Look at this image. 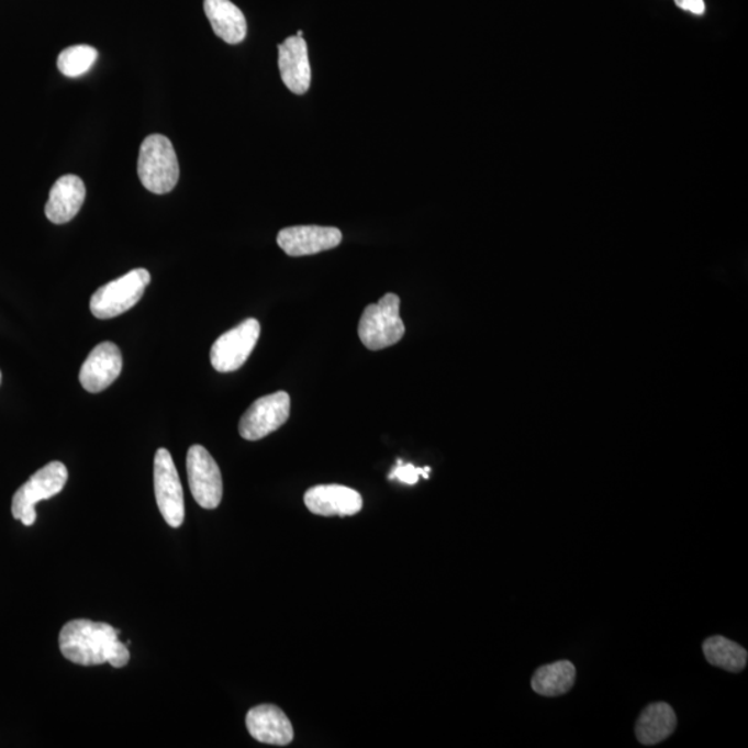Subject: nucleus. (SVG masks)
Here are the masks:
<instances>
[{"label": "nucleus", "mask_w": 748, "mask_h": 748, "mask_svg": "<svg viewBox=\"0 0 748 748\" xmlns=\"http://www.w3.org/2000/svg\"><path fill=\"white\" fill-rule=\"evenodd\" d=\"M120 630L105 623L72 619L58 636L62 655L76 665L90 667L109 662L114 668L129 665L131 655L119 639Z\"/></svg>", "instance_id": "nucleus-1"}, {"label": "nucleus", "mask_w": 748, "mask_h": 748, "mask_svg": "<svg viewBox=\"0 0 748 748\" xmlns=\"http://www.w3.org/2000/svg\"><path fill=\"white\" fill-rule=\"evenodd\" d=\"M137 175L143 186L154 194L172 192L179 180V163L167 136L150 135L143 141Z\"/></svg>", "instance_id": "nucleus-2"}, {"label": "nucleus", "mask_w": 748, "mask_h": 748, "mask_svg": "<svg viewBox=\"0 0 748 748\" xmlns=\"http://www.w3.org/2000/svg\"><path fill=\"white\" fill-rule=\"evenodd\" d=\"M400 297L386 294L378 304L366 306L360 317L358 334L360 342L370 351H380L400 343L405 325L400 316Z\"/></svg>", "instance_id": "nucleus-3"}, {"label": "nucleus", "mask_w": 748, "mask_h": 748, "mask_svg": "<svg viewBox=\"0 0 748 748\" xmlns=\"http://www.w3.org/2000/svg\"><path fill=\"white\" fill-rule=\"evenodd\" d=\"M152 282L147 269H134L102 286L90 299V312L98 320H111L134 308L142 300L148 284Z\"/></svg>", "instance_id": "nucleus-4"}, {"label": "nucleus", "mask_w": 748, "mask_h": 748, "mask_svg": "<svg viewBox=\"0 0 748 748\" xmlns=\"http://www.w3.org/2000/svg\"><path fill=\"white\" fill-rule=\"evenodd\" d=\"M68 470L62 461H51L31 477L14 493L12 514L15 520L31 527L36 522V503L56 496L65 490Z\"/></svg>", "instance_id": "nucleus-5"}, {"label": "nucleus", "mask_w": 748, "mask_h": 748, "mask_svg": "<svg viewBox=\"0 0 748 748\" xmlns=\"http://www.w3.org/2000/svg\"><path fill=\"white\" fill-rule=\"evenodd\" d=\"M154 492L164 520L172 528H179L185 520L183 488L172 456L164 448L154 456Z\"/></svg>", "instance_id": "nucleus-6"}, {"label": "nucleus", "mask_w": 748, "mask_h": 748, "mask_svg": "<svg viewBox=\"0 0 748 748\" xmlns=\"http://www.w3.org/2000/svg\"><path fill=\"white\" fill-rule=\"evenodd\" d=\"M259 334L261 325L253 317L222 334L211 348L212 368L220 373H231L241 369L256 348Z\"/></svg>", "instance_id": "nucleus-7"}, {"label": "nucleus", "mask_w": 748, "mask_h": 748, "mask_svg": "<svg viewBox=\"0 0 748 748\" xmlns=\"http://www.w3.org/2000/svg\"><path fill=\"white\" fill-rule=\"evenodd\" d=\"M290 410L288 392L278 391L259 398L242 416L238 433L247 442H258L282 427L289 421Z\"/></svg>", "instance_id": "nucleus-8"}, {"label": "nucleus", "mask_w": 748, "mask_h": 748, "mask_svg": "<svg viewBox=\"0 0 748 748\" xmlns=\"http://www.w3.org/2000/svg\"><path fill=\"white\" fill-rule=\"evenodd\" d=\"M190 491L203 509H216L224 495L220 466L201 445H193L186 458Z\"/></svg>", "instance_id": "nucleus-9"}, {"label": "nucleus", "mask_w": 748, "mask_h": 748, "mask_svg": "<svg viewBox=\"0 0 748 748\" xmlns=\"http://www.w3.org/2000/svg\"><path fill=\"white\" fill-rule=\"evenodd\" d=\"M342 241V231L332 226H291L278 235L279 247L290 257L314 256L336 248Z\"/></svg>", "instance_id": "nucleus-10"}, {"label": "nucleus", "mask_w": 748, "mask_h": 748, "mask_svg": "<svg viewBox=\"0 0 748 748\" xmlns=\"http://www.w3.org/2000/svg\"><path fill=\"white\" fill-rule=\"evenodd\" d=\"M122 370V354L114 343L104 342L92 349L87 360H85L79 381L85 390L98 394L109 389L116 379L120 378Z\"/></svg>", "instance_id": "nucleus-11"}, {"label": "nucleus", "mask_w": 748, "mask_h": 748, "mask_svg": "<svg viewBox=\"0 0 748 748\" xmlns=\"http://www.w3.org/2000/svg\"><path fill=\"white\" fill-rule=\"evenodd\" d=\"M305 506L323 517L354 516L362 511L364 499L353 488L344 485H316L305 492Z\"/></svg>", "instance_id": "nucleus-12"}, {"label": "nucleus", "mask_w": 748, "mask_h": 748, "mask_svg": "<svg viewBox=\"0 0 748 748\" xmlns=\"http://www.w3.org/2000/svg\"><path fill=\"white\" fill-rule=\"evenodd\" d=\"M246 725L254 739L272 746H288L294 739V729L282 710L263 704L248 711Z\"/></svg>", "instance_id": "nucleus-13"}, {"label": "nucleus", "mask_w": 748, "mask_h": 748, "mask_svg": "<svg viewBox=\"0 0 748 748\" xmlns=\"http://www.w3.org/2000/svg\"><path fill=\"white\" fill-rule=\"evenodd\" d=\"M279 70L291 92L304 94L311 87V66L306 42L302 36H289L278 46Z\"/></svg>", "instance_id": "nucleus-14"}, {"label": "nucleus", "mask_w": 748, "mask_h": 748, "mask_svg": "<svg viewBox=\"0 0 748 748\" xmlns=\"http://www.w3.org/2000/svg\"><path fill=\"white\" fill-rule=\"evenodd\" d=\"M87 188L77 175H65L53 185L45 206L47 220L56 225L67 224L82 209Z\"/></svg>", "instance_id": "nucleus-15"}, {"label": "nucleus", "mask_w": 748, "mask_h": 748, "mask_svg": "<svg viewBox=\"0 0 748 748\" xmlns=\"http://www.w3.org/2000/svg\"><path fill=\"white\" fill-rule=\"evenodd\" d=\"M204 12L215 35L226 44L237 45L246 40V18L231 0H204Z\"/></svg>", "instance_id": "nucleus-16"}, {"label": "nucleus", "mask_w": 748, "mask_h": 748, "mask_svg": "<svg viewBox=\"0 0 748 748\" xmlns=\"http://www.w3.org/2000/svg\"><path fill=\"white\" fill-rule=\"evenodd\" d=\"M677 728V715L670 704L652 703L641 711L636 723V737L645 746L665 741Z\"/></svg>", "instance_id": "nucleus-17"}, {"label": "nucleus", "mask_w": 748, "mask_h": 748, "mask_svg": "<svg viewBox=\"0 0 748 748\" xmlns=\"http://www.w3.org/2000/svg\"><path fill=\"white\" fill-rule=\"evenodd\" d=\"M576 683V667L570 661H557L539 667L532 679L535 693L557 697L569 693Z\"/></svg>", "instance_id": "nucleus-18"}, {"label": "nucleus", "mask_w": 748, "mask_h": 748, "mask_svg": "<svg viewBox=\"0 0 748 748\" xmlns=\"http://www.w3.org/2000/svg\"><path fill=\"white\" fill-rule=\"evenodd\" d=\"M703 652L710 666L721 668V670L740 672L747 666L746 649L726 639L725 636H711L703 644Z\"/></svg>", "instance_id": "nucleus-19"}, {"label": "nucleus", "mask_w": 748, "mask_h": 748, "mask_svg": "<svg viewBox=\"0 0 748 748\" xmlns=\"http://www.w3.org/2000/svg\"><path fill=\"white\" fill-rule=\"evenodd\" d=\"M98 56V51L93 46H70L58 55L57 68L68 78L81 77L93 67Z\"/></svg>", "instance_id": "nucleus-20"}, {"label": "nucleus", "mask_w": 748, "mask_h": 748, "mask_svg": "<svg viewBox=\"0 0 748 748\" xmlns=\"http://www.w3.org/2000/svg\"><path fill=\"white\" fill-rule=\"evenodd\" d=\"M429 471H432L429 467L421 469V467H415L412 464L402 465V461L398 460V466L391 471L389 479L401 481L403 484L415 485L418 481V477H423V479L427 480Z\"/></svg>", "instance_id": "nucleus-21"}, {"label": "nucleus", "mask_w": 748, "mask_h": 748, "mask_svg": "<svg viewBox=\"0 0 748 748\" xmlns=\"http://www.w3.org/2000/svg\"><path fill=\"white\" fill-rule=\"evenodd\" d=\"M673 2L677 3L678 8L696 15H702L705 12L704 0H673Z\"/></svg>", "instance_id": "nucleus-22"}, {"label": "nucleus", "mask_w": 748, "mask_h": 748, "mask_svg": "<svg viewBox=\"0 0 748 748\" xmlns=\"http://www.w3.org/2000/svg\"><path fill=\"white\" fill-rule=\"evenodd\" d=\"M0 383H2V371H0Z\"/></svg>", "instance_id": "nucleus-23"}]
</instances>
